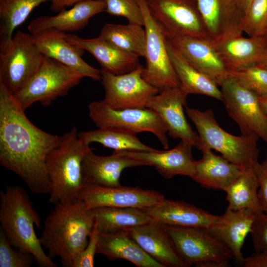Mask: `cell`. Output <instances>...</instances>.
<instances>
[{"instance_id": "d6986e66", "label": "cell", "mask_w": 267, "mask_h": 267, "mask_svg": "<svg viewBox=\"0 0 267 267\" xmlns=\"http://www.w3.org/2000/svg\"><path fill=\"white\" fill-rule=\"evenodd\" d=\"M32 35L43 54L71 68L84 77L101 80L100 70L92 67L82 58L85 50L69 43L65 39L66 33L49 29Z\"/></svg>"}, {"instance_id": "ac0fdd59", "label": "cell", "mask_w": 267, "mask_h": 267, "mask_svg": "<svg viewBox=\"0 0 267 267\" xmlns=\"http://www.w3.org/2000/svg\"><path fill=\"white\" fill-rule=\"evenodd\" d=\"M259 213L251 209L234 210L227 208L219 216L218 221L208 229L213 237L231 252L237 266L243 267L245 258L242 253V247Z\"/></svg>"}, {"instance_id": "c3c4849f", "label": "cell", "mask_w": 267, "mask_h": 267, "mask_svg": "<svg viewBox=\"0 0 267 267\" xmlns=\"http://www.w3.org/2000/svg\"><path fill=\"white\" fill-rule=\"evenodd\" d=\"M263 37L264 38V39L266 40V41L267 42V30L266 31L265 33L263 36Z\"/></svg>"}, {"instance_id": "f6af8a7d", "label": "cell", "mask_w": 267, "mask_h": 267, "mask_svg": "<svg viewBox=\"0 0 267 267\" xmlns=\"http://www.w3.org/2000/svg\"><path fill=\"white\" fill-rule=\"evenodd\" d=\"M259 100L263 110L267 114V95L259 96Z\"/></svg>"}, {"instance_id": "83f0119b", "label": "cell", "mask_w": 267, "mask_h": 267, "mask_svg": "<svg viewBox=\"0 0 267 267\" xmlns=\"http://www.w3.org/2000/svg\"><path fill=\"white\" fill-rule=\"evenodd\" d=\"M96 254L111 261L124 259L138 267H164L145 252L127 232L99 233Z\"/></svg>"}, {"instance_id": "2e32d148", "label": "cell", "mask_w": 267, "mask_h": 267, "mask_svg": "<svg viewBox=\"0 0 267 267\" xmlns=\"http://www.w3.org/2000/svg\"><path fill=\"white\" fill-rule=\"evenodd\" d=\"M192 145L182 141L174 148L161 151H113V153L142 161L148 166H153L165 178L177 175L189 177L195 172L196 161L192 154Z\"/></svg>"}, {"instance_id": "f1b7e54d", "label": "cell", "mask_w": 267, "mask_h": 267, "mask_svg": "<svg viewBox=\"0 0 267 267\" xmlns=\"http://www.w3.org/2000/svg\"><path fill=\"white\" fill-rule=\"evenodd\" d=\"M168 52L180 82V88L187 94L207 95L222 101L221 90L210 77L192 66L167 39Z\"/></svg>"}, {"instance_id": "ba28073f", "label": "cell", "mask_w": 267, "mask_h": 267, "mask_svg": "<svg viewBox=\"0 0 267 267\" xmlns=\"http://www.w3.org/2000/svg\"><path fill=\"white\" fill-rule=\"evenodd\" d=\"M142 10L146 34L143 79L160 91L167 88H179L180 82L172 63L167 39L151 14L145 0H137Z\"/></svg>"}, {"instance_id": "74e56055", "label": "cell", "mask_w": 267, "mask_h": 267, "mask_svg": "<svg viewBox=\"0 0 267 267\" xmlns=\"http://www.w3.org/2000/svg\"><path fill=\"white\" fill-rule=\"evenodd\" d=\"M33 256L13 247L3 231L0 230V267H29Z\"/></svg>"}, {"instance_id": "9a60e30c", "label": "cell", "mask_w": 267, "mask_h": 267, "mask_svg": "<svg viewBox=\"0 0 267 267\" xmlns=\"http://www.w3.org/2000/svg\"><path fill=\"white\" fill-rule=\"evenodd\" d=\"M188 94L180 88H167L151 97L146 108L153 110L160 117L167 134L179 138L197 147L199 136L188 123L183 110Z\"/></svg>"}, {"instance_id": "ffe728a7", "label": "cell", "mask_w": 267, "mask_h": 267, "mask_svg": "<svg viewBox=\"0 0 267 267\" xmlns=\"http://www.w3.org/2000/svg\"><path fill=\"white\" fill-rule=\"evenodd\" d=\"M66 40L72 45L87 50L101 66V70L114 75H123L134 71L142 65L139 58L122 50L98 36L84 39L66 34Z\"/></svg>"}, {"instance_id": "603a6c76", "label": "cell", "mask_w": 267, "mask_h": 267, "mask_svg": "<svg viewBox=\"0 0 267 267\" xmlns=\"http://www.w3.org/2000/svg\"><path fill=\"white\" fill-rule=\"evenodd\" d=\"M106 6L101 0H86L69 9L65 8L53 16H43L33 19L28 26L30 33L54 29L63 32L79 31L85 27L93 16L105 12Z\"/></svg>"}, {"instance_id": "7c38bea8", "label": "cell", "mask_w": 267, "mask_h": 267, "mask_svg": "<svg viewBox=\"0 0 267 267\" xmlns=\"http://www.w3.org/2000/svg\"><path fill=\"white\" fill-rule=\"evenodd\" d=\"M219 86L222 101L241 134H256L267 143V114L261 107L259 96L231 76Z\"/></svg>"}, {"instance_id": "b9f144b4", "label": "cell", "mask_w": 267, "mask_h": 267, "mask_svg": "<svg viewBox=\"0 0 267 267\" xmlns=\"http://www.w3.org/2000/svg\"><path fill=\"white\" fill-rule=\"evenodd\" d=\"M244 267H267V253L255 252L245 258Z\"/></svg>"}, {"instance_id": "8fae6325", "label": "cell", "mask_w": 267, "mask_h": 267, "mask_svg": "<svg viewBox=\"0 0 267 267\" xmlns=\"http://www.w3.org/2000/svg\"><path fill=\"white\" fill-rule=\"evenodd\" d=\"M168 40L181 37L208 38L196 0H145Z\"/></svg>"}, {"instance_id": "681fc988", "label": "cell", "mask_w": 267, "mask_h": 267, "mask_svg": "<svg viewBox=\"0 0 267 267\" xmlns=\"http://www.w3.org/2000/svg\"><path fill=\"white\" fill-rule=\"evenodd\" d=\"M264 162L267 165V156L266 159L264 161Z\"/></svg>"}, {"instance_id": "cb8c5ba5", "label": "cell", "mask_w": 267, "mask_h": 267, "mask_svg": "<svg viewBox=\"0 0 267 267\" xmlns=\"http://www.w3.org/2000/svg\"><path fill=\"white\" fill-rule=\"evenodd\" d=\"M127 232L145 252L164 267H187L160 223L151 221Z\"/></svg>"}, {"instance_id": "7a4b0ae2", "label": "cell", "mask_w": 267, "mask_h": 267, "mask_svg": "<svg viewBox=\"0 0 267 267\" xmlns=\"http://www.w3.org/2000/svg\"><path fill=\"white\" fill-rule=\"evenodd\" d=\"M94 224L92 209L81 201L58 203L44 221L40 241L51 259L58 257L63 267H72L76 255L88 245Z\"/></svg>"}, {"instance_id": "e0dca14e", "label": "cell", "mask_w": 267, "mask_h": 267, "mask_svg": "<svg viewBox=\"0 0 267 267\" xmlns=\"http://www.w3.org/2000/svg\"><path fill=\"white\" fill-rule=\"evenodd\" d=\"M168 40L192 66L218 85L230 76L228 68L210 38L181 37Z\"/></svg>"}, {"instance_id": "52a82bcc", "label": "cell", "mask_w": 267, "mask_h": 267, "mask_svg": "<svg viewBox=\"0 0 267 267\" xmlns=\"http://www.w3.org/2000/svg\"><path fill=\"white\" fill-rule=\"evenodd\" d=\"M161 225L187 267H224L233 259L229 250L208 228Z\"/></svg>"}, {"instance_id": "277c9868", "label": "cell", "mask_w": 267, "mask_h": 267, "mask_svg": "<svg viewBox=\"0 0 267 267\" xmlns=\"http://www.w3.org/2000/svg\"><path fill=\"white\" fill-rule=\"evenodd\" d=\"M62 136L61 142L48 153L46 158L51 185L48 201L54 205L78 199L84 187L83 160L86 154L92 149L80 139L76 127Z\"/></svg>"}, {"instance_id": "3957f363", "label": "cell", "mask_w": 267, "mask_h": 267, "mask_svg": "<svg viewBox=\"0 0 267 267\" xmlns=\"http://www.w3.org/2000/svg\"><path fill=\"white\" fill-rule=\"evenodd\" d=\"M0 230L19 250L31 254L41 267H57L44 252L34 226L41 220L27 191L19 185H7L0 192Z\"/></svg>"}, {"instance_id": "5bb4252c", "label": "cell", "mask_w": 267, "mask_h": 267, "mask_svg": "<svg viewBox=\"0 0 267 267\" xmlns=\"http://www.w3.org/2000/svg\"><path fill=\"white\" fill-rule=\"evenodd\" d=\"M164 198L162 193L157 191L136 186L88 185L81 190L78 199L88 209L110 207L146 210Z\"/></svg>"}, {"instance_id": "60d3db41", "label": "cell", "mask_w": 267, "mask_h": 267, "mask_svg": "<svg viewBox=\"0 0 267 267\" xmlns=\"http://www.w3.org/2000/svg\"><path fill=\"white\" fill-rule=\"evenodd\" d=\"M259 181L258 198L262 211L267 214V165L256 162L253 165Z\"/></svg>"}, {"instance_id": "5b68a950", "label": "cell", "mask_w": 267, "mask_h": 267, "mask_svg": "<svg viewBox=\"0 0 267 267\" xmlns=\"http://www.w3.org/2000/svg\"><path fill=\"white\" fill-rule=\"evenodd\" d=\"M185 109L197 131L198 150H215L224 158L243 169L251 168L258 161L257 142L259 136L257 134L234 135L220 126L213 110L202 111L187 105Z\"/></svg>"}, {"instance_id": "4fadbf2b", "label": "cell", "mask_w": 267, "mask_h": 267, "mask_svg": "<svg viewBox=\"0 0 267 267\" xmlns=\"http://www.w3.org/2000/svg\"><path fill=\"white\" fill-rule=\"evenodd\" d=\"M143 67L123 75H114L100 70L104 90L103 100L114 109L144 108L159 90L142 77Z\"/></svg>"}, {"instance_id": "7bdbcfd3", "label": "cell", "mask_w": 267, "mask_h": 267, "mask_svg": "<svg viewBox=\"0 0 267 267\" xmlns=\"http://www.w3.org/2000/svg\"><path fill=\"white\" fill-rule=\"evenodd\" d=\"M84 0H52L50 9L53 12H59Z\"/></svg>"}, {"instance_id": "ee69618b", "label": "cell", "mask_w": 267, "mask_h": 267, "mask_svg": "<svg viewBox=\"0 0 267 267\" xmlns=\"http://www.w3.org/2000/svg\"><path fill=\"white\" fill-rule=\"evenodd\" d=\"M252 1V0H234V6L242 18H243Z\"/></svg>"}, {"instance_id": "bcb514c9", "label": "cell", "mask_w": 267, "mask_h": 267, "mask_svg": "<svg viewBox=\"0 0 267 267\" xmlns=\"http://www.w3.org/2000/svg\"><path fill=\"white\" fill-rule=\"evenodd\" d=\"M255 65L267 69V52Z\"/></svg>"}, {"instance_id": "8992f818", "label": "cell", "mask_w": 267, "mask_h": 267, "mask_svg": "<svg viewBox=\"0 0 267 267\" xmlns=\"http://www.w3.org/2000/svg\"><path fill=\"white\" fill-rule=\"evenodd\" d=\"M84 78L71 68L43 54L37 72L13 97L24 111L37 102L49 106L57 98L66 95Z\"/></svg>"}, {"instance_id": "d590c367", "label": "cell", "mask_w": 267, "mask_h": 267, "mask_svg": "<svg viewBox=\"0 0 267 267\" xmlns=\"http://www.w3.org/2000/svg\"><path fill=\"white\" fill-rule=\"evenodd\" d=\"M229 74L258 96L267 95V69L252 65L230 70Z\"/></svg>"}, {"instance_id": "44dd1931", "label": "cell", "mask_w": 267, "mask_h": 267, "mask_svg": "<svg viewBox=\"0 0 267 267\" xmlns=\"http://www.w3.org/2000/svg\"><path fill=\"white\" fill-rule=\"evenodd\" d=\"M148 166L142 161L112 153L110 156L95 154L92 149L85 155L82 170L84 187L88 185L115 186L120 185L122 171L130 167Z\"/></svg>"}, {"instance_id": "f546056e", "label": "cell", "mask_w": 267, "mask_h": 267, "mask_svg": "<svg viewBox=\"0 0 267 267\" xmlns=\"http://www.w3.org/2000/svg\"><path fill=\"white\" fill-rule=\"evenodd\" d=\"M94 223L99 233L128 232L152 220L144 210L130 207H99L92 209Z\"/></svg>"}, {"instance_id": "836d02e7", "label": "cell", "mask_w": 267, "mask_h": 267, "mask_svg": "<svg viewBox=\"0 0 267 267\" xmlns=\"http://www.w3.org/2000/svg\"><path fill=\"white\" fill-rule=\"evenodd\" d=\"M259 181L253 167L243 170L241 175L224 191L228 204L234 210L253 209L263 212L258 198Z\"/></svg>"}, {"instance_id": "7402d4cb", "label": "cell", "mask_w": 267, "mask_h": 267, "mask_svg": "<svg viewBox=\"0 0 267 267\" xmlns=\"http://www.w3.org/2000/svg\"><path fill=\"white\" fill-rule=\"evenodd\" d=\"M152 220L160 224L209 228L219 216L208 213L182 201L164 198L154 206L144 210Z\"/></svg>"}, {"instance_id": "4dcf8cb0", "label": "cell", "mask_w": 267, "mask_h": 267, "mask_svg": "<svg viewBox=\"0 0 267 267\" xmlns=\"http://www.w3.org/2000/svg\"><path fill=\"white\" fill-rule=\"evenodd\" d=\"M136 133L121 128H98L97 130L80 132L78 135L86 145L97 142L114 151H153L157 149L143 143Z\"/></svg>"}, {"instance_id": "f35d334b", "label": "cell", "mask_w": 267, "mask_h": 267, "mask_svg": "<svg viewBox=\"0 0 267 267\" xmlns=\"http://www.w3.org/2000/svg\"><path fill=\"white\" fill-rule=\"evenodd\" d=\"M99 232L94 223L89 236L88 245L74 258L72 267H93L94 259L96 254Z\"/></svg>"}, {"instance_id": "ab89813d", "label": "cell", "mask_w": 267, "mask_h": 267, "mask_svg": "<svg viewBox=\"0 0 267 267\" xmlns=\"http://www.w3.org/2000/svg\"><path fill=\"white\" fill-rule=\"evenodd\" d=\"M250 234L255 252L267 253V214L258 213Z\"/></svg>"}, {"instance_id": "484cf974", "label": "cell", "mask_w": 267, "mask_h": 267, "mask_svg": "<svg viewBox=\"0 0 267 267\" xmlns=\"http://www.w3.org/2000/svg\"><path fill=\"white\" fill-rule=\"evenodd\" d=\"M201 152L203 156L196 161L192 179L203 187L225 191L245 169L222 156L214 154L211 150Z\"/></svg>"}, {"instance_id": "d6a6232c", "label": "cell", "mask_w": 267, "mask_h": 267, "mask_svg": "<svg viewBox=\"0 0 267 267\" xmlns=\"http://www.w3.org/2000/svg\"><path fill=\"white\" fill-rule=\"evenodd\" d=\"M99 36L124 51L144 58L146 34L142 26L130 23L126 25L106 23Z\"/></svg>"}, {"instance_id": "9c48e42d", "label": "cell", "mask_w": 267, "mask_h": 267, "mask_svg": "<svg viewBox=\"0 0 267 267\" xmlns=\"http://www.w3.org/2000/svg\"><path fill=\"white\" fill-rule=\"evenodd\" d=\"M88 109L90 118L98 128H121L136 134L150 132L158 138L165 149L169 148L167 128L159 115L152 109H114L103 100L91 102Z\"/></svg>"}, {"instance_id": "8d00e7d4", "label": "cell", "mask_w": 267, "mask_h": 267, "mask_svg": "<svg viewBox=\"0 0 267 267\" xmlns=\"http://www.w3.org/2000/svg\"><path fill=\"white\" fill-rule=\"evenodd\" d=\"M106 6L105 12L126 18L129 23L144 26L141 9L137 0H101Z\"/></svg>"}, {"instance_id": "7dc6e473", "label": "cell", "mask_w": 267, "mask_h": 267, "mask_svg": "<svg viewBox=\"0 0 267 267\" xmlns=\"http://www.w3.org/2000/svg\"><path fill=\"white\" fill-rule=\"evenodd\" d=\"M223 3L228 7H233L234 8L235 7L234 6V0H222Z\"/></svg>"}, {"instance_id": "e575fe53", "label": "cell", "mask_w": 267, "mask_h": 267, "mask_svg": "<svg viewBox=\"0 0 267 267\" xmlns=\"http://www.w3.org/2000/svg\"><path fill=\"white\" fill-rule=\"evenodd\" d=\"M249 37L263 36L267 30V0H252L241 23Z\"/></svg>"}, {"instance_id": "4316f807", "label": "cell", "mask_w": 267, "mask_h": 267, "mask_svg": "<svg viewBox=\"0 0 267 267\" xmlns=\"http://www.w3.org/2000/svg\"><path fill=\"white\" fill-rule=\"evenodd\" d=\"M208 37L216 41L228 36L242 35V17L233 7L222 0H196Z\"/></svg>"}, {"instance_id": "30bf717a", "label": "cell", "mask_w": 267, "mask_h": 267, "mask_svg": "<svg viewBox=\"0 0 267 267\" xmlns=\"http://www.w3.org/2000/svg\"><path fill=\"white\" fill-rule=\"evenodd\" d=\"M42 58L32 34L17 31L8 50L0 53V82L15 94L37 72Z\"/></svg>"}, {"instance_id": "6da1fadb", "label": "cell", "mask_w": 267, "mask_h": 267, "mask_svg": "<svg viewBox=\"0 0 267 267\" xmlns=\"http://www.w3.org/2000/svg\"><path fill=\"white\" fill-rule=\"evenodd\" d=\"M62 138L34 125L0 82V164L20 177L33 193L50 194L46 158Z\"/></svg>"}, {"instance_id": "1f68e13d", "label": "cell", "mask_w": 267, "mask_h": 267, "mask_svg": "<svg viewBox=\"0 0 267 267\" xmlns=\"http://www.w3.org/2000/svg\"><path fill=\"white\" fill-rule=\"evenodd\" d=\"M52 0H0V53L10 47L14 30L40 4Z\"/></svg>"}, {"instance_id": "d4e9b609", "label": "cell", "mask_w": 267, "mask_h": 267, "mask_svg": "<svg viewBox=\"0 0 267 267\" xmlns=\"http://www.w3.org/2000/svg\"><path fill=\"white\" fill-rule=\"evenodd\" d=\"M212 41L229 71L255 65L267 52V42L263 36L237 35Z\"/></svg>"}]
</instances>
